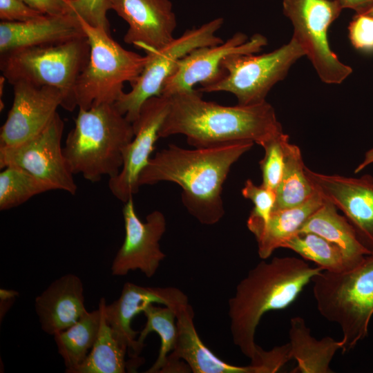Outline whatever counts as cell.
Here are the masks:
<instances>
[{
  "label": "cell",
  "mask_w": 373,
  "mask_h": 373,
  "mask_svg": "<svg viewBox=\"0 0 373 373\" xmlns=\"http://www.w3.org/2000/svg\"><path fill=\"white\" fill-rule=\"evenodd\" d=\"M373 164V148L369 149L364 155L363 161L354 169V173H358L367 166Z\"/></svg>",
  "instance_id": "f35d334b"
},
{
  "label": "cell",
  "mask_w": 373,
  "mask_h": 373,
  "mask_svg": "<svg viewBox=\"0 0 373 373\" xmlns=\"http://www.w3.org/2000/svg\"><path fill=\"white\" fill-rule=\"evenodd\" d=\"M30 7L47 15L74 14L68 0H21Z\"/></svg>",
  "instance_id": "d590c367"
},
{
  "label": "cell",
  "mask_w": 373,
  "mask_h": 373,
  "mask_svg": "<svg viewBox=\"0 0 373 373\" xmlns=\"http://www.w3.org/2000/svg\"><path fill=\"white\" fill-rule=\"evenodd\" d=\"M75 15L91 26L100 28L110 33L107 12L108 0H68Z\"/></svg>",
  "instance_id": "d6a6232c"
},
{
  "label": "cell",
  "mask_w": 373,
  "mask_h": 373,
  "mask_svg": "<svg viewBox=\"0 0 373 373\" xmlns=\"http://www.w3.org/2000/svg\"><path fill=\"white\" fill-rule=\"evenodd\" d=\"M19 295V292L15 290L0 289L1 298V320L3 316L5 315L6 311L10 308V306L14 303L16 296Z\"/></svg>",
  "instance_id": "74e56055"
},
{
  "label": "cell",
  "mask_w": 373,
  "mask_h": 373,
  "mask_svg": "<svg viewBox=\"0 0 373 373\" xmlns=\"http://www.w3.org/2000/svg\"><path fill=\"white\" fill-rule=\"evenodd\" d=\"M282 248L294 251L303 259L312 261L329 272L340 273L354 267L336 245L312 232L296 233Z\"/></svg>",
  "instance_id": "83f0119b"
},
{
  "label": "cell",
  "mask_w": 373,
  "mask_h": 373,
  "mask_svg": "<svg viewBox=\"0 0 373 373\" xmlns=\"http://www.w3.org/2000/svg\"><path fill=\"white\" fill-rule=\"evenodd\" d=\"M298 232H312L332 242L354 267L371 254L361 243L345 216L341 215L336 206L326 199L305 220Z\"/></svg>",
  "instance_id": "cb8c5ba5"
},
{
  "label": "cell",
  "mask_w": 373,
  "mask_h": 373,
  "mask_svg": "<svg viewBox=\"0 0 373 373\" xmlns=\"http://www.w3.org/2000/svg\"><path fill=\"white\" fill-rule=\"evenodd\" d=\"M90 54L87 37L67 41L24 48L0 55L2 76L10 84L24 82L37 86L59 89L64 96L62 108L77 106L75 87Z\"/></svg>",
  "instance_id": "8992f818"
},
{
  "label": "cell",
  "mask_w": 373,
  "mask_h": 373,
  "mask_svg": "<svg viewBox=\"0 0 373 373\" xmlns=\"http://www.w3.org/2000/svg\"><path fill=\"white\" fill-rule=\"evenodd\" d=\"M14 99L0 132V147L20 144L39 133L62 106L61 92L24 82L12 84Z\"/></svg>",
  "instance_id": "2e32d148"
},
{
  "label": "cell",
  "mask_w": 373,
  "mask_h": 373,
  "mask_svg": "<svg viewBox=\"0 0 373 373\" xmlns=\"http://www.w3.org/2000/svg\"><path fill=\"white\" fill-rule=\"evenodd\" d=\"M86 37L77 15H44L32 20L1 21L0 55Z\"/></svg>",
  "instance_id": "d6986e66"
},
{
  "label": "cell",
  "mask_w": 373,
  "mask_h": 373,
  "mask_svg": "<svg viewBox=\"0 0 373 373\" xmlns=\"http://www.w3.org/2000/svg\"><path fill=\"white\" fill-rule=\"evenodd\" d=\"M134 137L133 124L114 104L79 108L75 126L68 133L63 153L72 173L91 182L117 175L123 151Z\"/></svg>",
  "instance_id": "277c9868"
},
{
  "label": "cell",
  "mask_w": 373,
  "mask_h": 373,
  "mask_svg": "<svg viewBox=\"0 0 373 373\" xmlns=\"http://www.w3.org/2000/svg\"><path fill=\"white\" fill-rule=\"evenodd\" d=\"M64 122L57 113L37 135L15 146L0 147V168L15 165L50 184L55 190L77 191L61 147Z\"/></svg>",
  "instance_id": "8fae6325"
},
{
  "label": "cell",
  "mask_w": 373,
  "mask_h": 373,
  "mask_svg": "<svg viewBox=\"0 0 373 373\" xmlns=\"http://www.w3.org/2000/svg\"><path fill=\"white\" fill-rule=\"evenodd\" d=\"M324 269L296 257L262 260L237 285L228 302L233 342L251 365L259 366L265 350L256 345L255 334L262 317L287 308L314 276Z\"/></svg>",
  "instance_id": "3957f363"
},
{
  "label": "cell",
  "mask_w": 373,
  "mask_h": 373,
  "mask_svg": "<svg viewBox=\"0 0 373 373\" xmlns=\"http://www.w3.org/2000/svg\"><path fill=\"white\" fill-rule=\"evenodd\" d=\"M316 192L305 202L289 208L274 210L265 222L247 225L257 242L258 254L266 260L273 252L297 233L305 220L324 202Z\"/></svg>",
  "instance_id": "7402d4cb"
},
{
  "label": "cell",
  "mask_w": 373,
  "mask_h": 373,
  "mask_svg": "<svg viewBox=\"0 0 373 373\" xmlns=\"http://www.w3.org/2000/svg\"><path fill=\"white\" fill-rule=\"evenodd\" d=\"M162 304L176 309L188 303L186 295L180 289L173 287L141 286L131 282L124 283L119 297L104 306L106 320L119 342L126 348L131 359H138L142 348L137 343L139 332L133 329L134 317L150 305Z\"/></svg>",
  "instance_id": "e0dca14e"
},
{
  "label": "cell",
  "mask_w": 373,
  "mask_h": 373,
  "mask_svg": "<svg viewBox=\"0 0 373 373\" xmlns=\"http://www.w3.org/2000/svg\"><path fill=\"white\" fill-rule=\"evenodd\" d=\"M305 167L300 148L289 142L274 210L300 205L316 192L306 174Z\"/></svg>",
  "instance_id": "4316f807"
},
{
  "label": "cell",
  "mask_w": 373,
  "mask_h": 373,
  "mask_svg": "<svg viewBox=\"0 0 373 373\" xmlns=\"http://www.w3.org/2000/svg\"><path fill=\"white\" fill-rule=\"evenodd\" d=\"M342 9H352L356 13L373 6V0H336Z\"/></svg>",
  "instance_id": "8d00e7d4"
},
{
  "label": "cell",
  "mask_w": 373,
  "mask_h": 373,
  "mask_svg": "<svg viewBox=\"0 0 373 373\" xmlns=\"http://www.w3.org/2000/svg\"><path fill=\"white\" fill-rule=\"evenodd\" d=\"M242 195L254 204L247 225L265 222L274 209L276 191L262 184L256 185L248 179L242 189Z\"/></svg>",
  "instance_id": "1f68e13d"
},
{
  "label": "cell",
  "mask_w": 373,
  "mask_h": 373,
  "mask_svg": "<svg viewBox=\"0 0 373 373\" xmlns=\"http://www.w3.org/2000/svg\"><path fill=\"white\" fill-rule=\"evenodd\" d=\"M35 309L45 333L66 329L88 312L82 280L73 274L57 278L35 298Z\"/></svg>",
  "instance_id": "ffe728a7"
},
{
  "label": "cell",
  "mask_w": 373,
  "mask_h": 373,
  "mask_svg": "<svg viewBox=\"0 0 373 373\" xmlns=\"http://www.w3.org/2000/svg\"><path fill=\"white\" fill-rule=\"evenodd\" d=\"M223 23L221 17L212 19L198 28L186 30L158 50L146 52V64L131 84V90L124 92L113 104L116 109L133 124L143 104L152 97L161 95L164 82L184 57L194 49L223 42L216 35Z\"/></svg>",
  "instance_id": "9c48e42d"
},
{
  "label": "cell",
  "mask_w": 373,
  "mask_h": 373,
  "mask_svg": "<svg viewBox=\"0 0 373 373\" xmlns=\"http://www.w3.org/2000/svg\"><path fill=\"white\" fill-rule=\"evenodd\" d=\"M51 190L55 189L50 184L23 168L8 166L0 173V210L15 208L36 195Z\"/></svg>",
  "instance_id": "f546056e"
},
{
  "label": "cell",
  "mask_w": 373,
  "mask_h": 373,
  "mask_svg": "<svg viewBox=\"0 0 373 373\" xmlns=\"http://www.w3.org/2000/svg\"><path fill=\"white\" fill-rule=\"evenodd\" d=\"M305 172L316 191L343 213L361 243L373 254V176L327 175L307 166Z\"/></svg>",
  "instance_id": "9a60e30c"
},
{
  "label": "cell",
  "mask_w": 373,
  "mask_h": 373,
  "mask_svg": "<svg viewBox=\"0 0 373 373\" xmlns=\"http://www.w3.org/2000/svg\"><path fill=\"white\" fill-rule=\"evenodd\" d=\"M128 26L124 41L145 52L171 41L177 26L170 0H108Z\"/></svg>",
  "instance_id": "ac0fdd59"
},
{
  "label": "cell",
  "mask_w": 373,
  "mask_h": 373,
  "mask_svg": "<svg viewBox=\"0 0 373 373\" xmlns=\"http://www.w3.org/2000/svg\"><path fill=\"white\" fill-rule=\"evenodd\" d=\"M143 314L146 321L144 328L139 332V345L143 349L144 340L151 332H156L161 343L156 361L146 372H160L175 345L178 335L175 313L169 307H157L152 304L144 310Z\"/></svg>",
  "instance_id": "f1b7e54d"
},
{
  "label": "cell",
  "mask_w": 373,
  "mask_h": 373,
  "mask_svg": "<svg viewBox=\"0 0 373 373\" xmlns=\"http://www.w3.org/2000/svg\"><path fill=\"white\" fill-rule=\"evenodd\" d=\"M283 12L293 26L294 38L311 61L322 82L342 83L352 68L340 61L331 49L329 27L342 8L336 0H283Z\"/></svg>",
  "instance_id": "30bf717a"
},
{
  "label": "cell",
  "mask_w": 373,
  "mask_h": 373,
  "mask_svg": "<svg viewBox=\"0 0 373 373\" xmlns=\"http://www.w3.org/2000/svg\"><path fill=\"white\" fill-rule=\"evenodd\" d=\"M169 108V97H152L143 104L133 123L134 137L123 151L122 167L117 176L108 180L111 193L124 203L139 191L140 174L151 159Z\"/></svg>",
  "instance_id": "5bb4252c"
},
{
  "label": "cell",
  "mask_w": 373,
  "mask_h": 373,
  "mask_svg": "<svg viewBox=\"0 0 373 373\" xmlns=\"http://www.w3.org/2000/svg\"><path fill=\"white\" fill-rule=\"evenodd\" d=\"M254 144L240 141L193 149L169 144L151 157L140 174L139 185L178 184L188 212L201 224H215L225 213L222 191L230 169Z\"/></svg>",
  "instance_id": "6da1fadb"
},
{
  "label": "cell",
  "mask_w": 373,
  "mask_h": 373,
  "mask_svg": "<svg viewBox=\"0 0 373 373\" xmlns=\"http://www.w3.org/2000/svg\"><path fill=\"white\" fill-rule=\"evenodd\" d=\"M90 45L88 63L79 75L75 95L79 108L113 104L141 74L149 57L124 48L105 30L91 26L79 17Z\"/></svg>",
  "instance_id": "52a82bcc"
},
{
  "label": "cell",
  "mask_w": 373,
  "mask_h": 373,
  "mask_svg": "<svg viewBox=\"0 0 373 373\" xmlns=\"http://www.w3.org/2000/svg\"><path fill=\"white\" fill-rule=\"evenodd\" d=\"M125 236L114 257L111 271L114 276H124L130 271L139 270L147 278L153 277L166 258L160 241L165 233L164 215L155 210L142 222L135 209L133 197L122 209Z\"/></svg>",
  "instance_id": "4fadbf2b"
},
{
  "label": "cell",
  "mask_w": 373,
  "mask_h": 373,
  "mask_svg": "<svg viewBox=\"0 0 373 373\" xmlns=\"http://www.w3.org/2000/svg\"><path fill=\"white\" fill-rule=\"evenodd\" d=\"M349 39L357 50L373 51V17L356 13L348 26Z\"/></svg>",
  "instance_id": "836d02e7"
},
{
  "label": "cell",
  "mask_w": 373,
  "mask_h": 373,
  "mask_svg": "<svg viewBox=\"0 0 373 373\" xmlns=\"http://www.w3.org/2000/svg\"><path fill=\"white\" fill-rule=\"evenodd\" d=\"M201 93L194 89L169 97V111L159 131L160 137L184 135L195 148L240 141L262 146L283 132L274 107L267 101L228 106L205 101Z\"/></svg>",
  "instance_id": "7a4b0ae2"
},
{
  "label": "cell",
  "mask_w": 373,
  "mask_h": 373,
  "mask_svg": "<svg viewBox=\"0 0 373 373\" xmlns=\"http://www.w3.org/2000/svg\"><path fill=\"white\" fill-rule=\"evenodd\" d=\"M289 142V135L282 132L261 146L265 150L264 157L259 163L262 184L276 191L282 178L286 148Z\"/></svg>",
  "instance_id": "4dcf8cb0"
},
{
  "label": "cell",
  "mask_w": 373,
  "mask_h": 373,
  "mask_svg": "<svg viewBox=\"0 0 373 373\" xmlns=\"http://www.w3.org/2000/svg\"><path fill=\"white\" fill-rule=\"evenodd\" d=\"M305 52L291 37L286 44L267 53L235 54L225 57V74L214 84L202 86L201 93L227 92L236 96L238 104L251 105L266 101L271 88L283 80L290 68Z\"/></svg>",
  "instance_id": "ba28073f"
},
{
  "label": "cell",
  "mask_w": 373,
  "mask_h": 373,
  "mask_svg": "<svg viewBox=\"0 0 373 373\" xmlns=\"http://www.w3.org/2000/svg\"><path fill=\"white\" fill-rule=\"evenodd\" d=\"M357 13L365 14V15H370V16L373 17V6L366 8L365 10H364L360 12H357Z\"/></svg>",
  "instance_id": "ab89813d"
},
{
  "label": "cell",
  "mask_w": 373,
  "mask_h": 373,
  "mask_svg": "<svg viewBox=\"0 0 373 373\" xmlns=\"http://www.w3.org/2000/svg\"><path fill=\"white\" fill-rule=\"evenodd\" d=\"M103 314V298L97 309L87 312L75 323L55 334L57 352L64 360L66 372L79 365L92 349L99 334Z\"/></svg>",
  "instance_id": "484cf974"
},
{
  "label": "cell",
  "mask_w": 373,
  "mask_h": 373,
  "mask_svg": "<svg viewBox=\"0 0 373 373\" xmlns=\"http://www.w3.org/2000/svg\"><path fill=\"white\" fill-rule=\"evenodd\" d=\"M267 44V38L261 34H254L249 39L245 33L238 32L220 44L194 49L178 63L164 82L161 95L170 97L192 91L198 84L201 86L214 84L225 74L222 67L225 57L235 54H255Z\"/></svg>",
  "instance_id": "7c38bea8"
},
{
  "label": "cell",
  "mask_w": 373,
  "mask_h": 373,
  "mask_svg": "<svg viewBox=\"0 0 373 373\" xmlns=\"http://www.w3.org/2000/svg\"><path fill=\"white\" fill-rule=\"evenodd\" d=\"M174 311L177 340L165 365L184 360L193 373H260L258 368L251 364L234 365L216 356L198 336L193 323V310L189 303L180 305Z\"/></svg>",
  "instance_id": "44dd1931"
},
{
  "label": "cell",
  "mask_w": 373,
  "mask_h": 373,
  "mask_svg": "<svg viewBox=\"0 0 373 373\" xmlns=\"http://www.w3.org/2000/svg\"><path fill=\"white\" fill-rule=\"evenodd\" d=\"M289 338L291 358L296 361L293 373H332L330 363L338 350H342V340L325 336L314 338L305 319L295 316L290 319Z\"/></svg>",
  "instance_id": "603a6c76"
},
{
  "label": "cell",
  "mask_w": 373,
  "mask_h": 373,
  "mask_svg": "<svg viewBox=\"0 0 373 373\" xmlns=\"http://www.w3.org/2000/svg\"><path fill=\"white\" fill-rule=\"evenodd\" d=\"M106 302L103 298V314L97 338L85 360L70 373H124L135 372L141 358L126 361L128 353L115 337L104 315Z\"/></svg>",
  "instance_id": "d4e9b609"
},
{
  "label": "cell",
  "mask_w": 373,
  "mask_h": 373,
  "mask_svg": "<svg viewBox=\"0 0 373 373\" xmlns=\"http://www.w3.org/2000/svg\"><path fill=\"white\" fill-rule=\"evenodd\" d=\"M312 282L318 312L341 330L343 353L354 349L367 337L373 316V254L350 270H323Z\"/></svg>",
  "instance_id": "5b68a950"
},
{
  "label": "cell",
  "mask_w": 373,
  "mask_h": 373,
  "mask_svg": "<svg viewBox=\"0 0 373 373\" xmlns=\"http://www.w3.org/2000/svg\"><path fill=\"white\" fill-rule=\"evenodd\" d=\"M44 15L30 7L21 0H0V19L1 21L22 22L39 18Z\"/></svg>",
  "instance_id": "e575fe53"
}]
</instances>
